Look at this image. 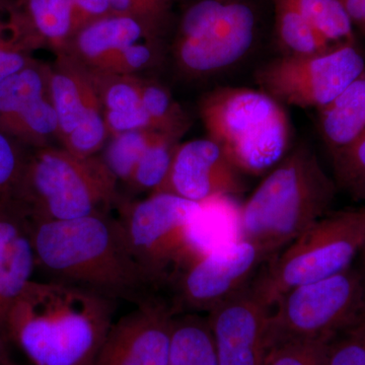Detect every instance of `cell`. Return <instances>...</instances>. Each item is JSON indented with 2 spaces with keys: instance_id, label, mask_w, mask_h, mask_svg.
<instances>
[{
  "instance_id": "obj_1",
  "label": "cell",
  "mask_w": 365,
  "mask_h": 365,
  "mask_svg": "<svg viewBox=\"0 0 365 365\" xmlns=\"http://www.w3.org/2000/svg\"><path fill=\"white\" fill-rule=\"evenodd\" d=\"M111 299L58 282L31 281L4 325L33 365H93L113 325Z\"/></svg>"
},
{
  "instance_id": "obj_2",
  "label": "cell",
  "mask_w": 365,
  "mask_h": 365,
  "mask_svg": "<svg viewBox=\"0 0 365 365\" xmlns=\"http://www.w3.org/2000/svg\"><path fill=\"white\" fill-rule=\"evenodd\" d=\"M36 263L54 281L108 299H138L150 287L123 225L109 212L57 222H30Z\"/></svg>"
},
{
  "instance_id": "obj_3",
  "label": "cell",
  "mask_w": 365,
  "mask_h": 365,
  "mask_svg": "<svg viewBox=\"0 0 365 365\" xmlns=\"http://www.w3.org/2000/svg\"><path fill=\"white\" fill-rule=\"evenodd\" d=\"M311 148L299 144L257 187L239 215L242 237L267 262L328 215L337 193Z\"/></svg>"
},
{
  "instance_id": "obj_4",
  "label": "cell",
  "mask_w": 365,
  "mask_h": 365,
  "mask_svg": "<svg viewBox=\"0 0 365 365\" xmlns=\"http://www.w3.org/2000/svg\"><path fill=\"white\" fill-rule=\"evenodd\" d=\"M118 179L102 155L79 157L61 146L29 148L11 192L30 222L76 220L109 212Z\"/></svg>"
},
{
  "instance_id": "obj_5",
  "label": "cell",
  "mask_w": 365,
  "mask_h": 365,
  "mask_svg": "<svg viewBox=\"0 0 365 365\" xmlns=\"http://www.w3.org/2000/svg\"><path fill=\"white\" fill-rule=\"evenodd\" d=\"M208 138L242 174L261 175L287 155L292 135L283 105L248 88H217L199 103Z\"/></svg>"
},
{
  "instance_id": "obj_6",
  "label": "cell",
  "mask_w": 365,
  "mask_h": 365,
  "mask_svg": "<svg viewBox=\"0 0 365 365\" xmlns=\"http://www.w3.org/2000/svg\"><path fill=\"white\" fill-rule=\"evenodd\" d=\"M365 246V206L329 212L267 262L251 285L269 307L292 288L351 267Z\"/></svg>"
},
{
  "instance_id": "obj_7",
  "label": "cell",
  "mask_w": 365,
  "mask_h": 365,
  "mask_svg": "<svg viewBox=\"0 0 365 365\" xmlns=\"http://www.w3.org/2000/svg\"><path fill=\"white\" fill-rule=\"evenodd\" d=\"M256 32L248 0H187L170 48L175 66L185 78L215 76L248 54Z\"/></svg>"
},
{
  "instance_id": "obj_8",
  "label": "cell",
  "mask_w": 365,
  "mask_h": 365,
  "mask_svg": "<svg viewBox=\"0 0 365 365\" xmlns=\"http://www.w3.org/2000/svg\"><path fill=\"white\" fill-rule=\"evenodd\" d=\"M203 204L167 193L122 205L120 222L134 258L150 287L174 285L182 269L200 253L192 235Z\"/></svg>"
},
{
  "instance_id": "obj_9",
  "label": "cell",
  "mask_w": 365,
  "mask_h": 365,
  "mask_svg": "<svg viewBox=\"0 0 365 365\" xmlns=\"http://www.w3.org/2000/svg\"><path fill=\"white\" fill-rule=\"evenodd\" d=\"M364 316L365 275L351 266L283 294L269 318L268 349L288 341L330 340Z\"/></svg>"
},
{
  "instance_id": "obj_10",
  "label": "cell",
  "mask_w": 365,
  "mask_h": 365,
  "mask_svg": "<svg viewBox=\"0 0 365 365\" xmlns=\"http://www.w3.org/2000/svg\"><path fill=\"white\" fill-rule=\"evenodd\" d=\"M365 71L356 42L334 46L307 57L280 56L256 73L261 91L282 105L321 109L338 97Z\"/></svg>"
},
{
  "instance_id": "obj_11",
  "label": "cell",
  "mask_w": 365,
  "mask_h": 365,
  "mask_svg": "<svg viewBox=\"0 0 365 365\" xmlns=\"http://www.w3.org/2000/svg\"><path fill=\"white\" fill-rule=\"evenodd\" d=\"M60 52L90 71L140 76L162 63L165 46L140 21L112 14L79 29Z\"/></svg>"
},
{
  "instance_id": "obj_12",
  "label": "cell",
  "mask_w": 365,
  "mask_h": 365,
  "mask_svg": "<svg viewBox=\"0 0 365 365\" xmlns=\"http://www.w3.org/2000/svg\"><path fill=\"white\" fill-rule=\"evenodd\" d=\"M267 263L258 246L247 240L227 242L212 251L200 252L175 281V316L212 311L249 285L262 264Z\"/></svg>"
},
{
  "instance_id": "obj_13",
  "label": "cell",
  "mask_w": 365,
  "mask_h": 365,
  "mask_svg": "<svg viewBox=\"0 0 365 365\" xmlns=\"http://www.w3.org/2000/svg\"><path fill=\"white\" fill-rule=\"evenodd\" d=\"M49 71L60 146L79 157L98 155L110 135L90 71L58 52Z\"/></svg>"
},
{
  "instance_id": "obj_14",
  "label": "cell",
  "mask_w": 365,
  "mask_h": 365,
  "mask_svg": "<svg viewBox=\"0 0 365 365\" xmlns=\"http://www.w3.org/2000/svg\"><path fill=\"white\" fill-rule=\"evenodd\" d=\"M0 130L28 148L58 141L49 64L34 59L0 83Z\"/></svg>"
},
{
  "instance_id": "obj_15",
  "label": "cell",
  "mask_w": 365,
  "mask_h": 365,
  "mask_svg": "<svg viewBox=\"0 0 365 365\" xmlns=\"http://www.w3.org/2000/svg\"><path fill=\"white\" fill-rule=\"evenodd\" d=\"M242 175L212 139H193L179 144L165 181L153 193L203 204L242 194Z\"/></svg>"
},
{
  "instance_id": "obj_16",
  "label": "cell",
  "mask_w": 365,
  "mask_h": 365,
  "mask_svg": "<svg viewBox=\"0 0 365 365\" xmlns=\"http://www.w3.org/2000/svg\"><path fill=\"white\" fill-rule=\"evenodd\" d=\"M273 307L251 283L209 312L218 365H263L268 354L267 331Z\"/></svg>"
},
{
  "instance_id": "obj_17",
  "label": "cell",
  "mask_w": 365,
  "mask_h": 365,
  "mask_svg": "<svg viewBox=\"0 0 365 365\" xmlns=\"http://www.w3.org/2000/svg\"><path fill=\"white\" fill-rule=\"evenodd\" d=\"M174 319L169 304L141 302L113 324L93 365H168Z\"/></svg>"
},
{
  "instance_id": "obj_18",
  "label": "cell",
  "mask_w": 365,
  "mask_h": 365,
  "mask_svg": "<svg viewBox=\"0 0 365 365\" xmlns=\"http://www.w3.org/2000/svg\"><path fill=\"white\" fill-rule=\"evenodd\" d=\"M36 267L30 220L20 205L7 197L0 201V334L4 337L7 313L33 280Z\"/></svg>"
},
{
  "instance_id": "obj_19",
  "label": "cell",
  "mask_w": 365,
  "mask_h": 365,
  "mask_svg": "<svg viewBox=\"0 0 365 365\" xmlns=\"http://www.w3.org/2000/svg\"><path fill=\"white\" fill-rule=\"evenodd\" d=\"M90 72L110 138L125 132L150 129L141 100L140 76Z\"/></svg>"
},
{
  "instance_id": "obj_20",
  "label": "cell",
  "mask_w": 365,
  "mask_h": 365,
  "mask_svg": "<svg viewBox=\"0 0 365 365\" xmlns=\"http://www.w3.org/2000/svg\"><path fill=\"white\" fill-rule=\"evenodd\" d=\"M319 111V130L330 155L347 150L365 134V71Z\"/></svg>"
},
{
  "instance_id": "obj_21",
  "label": "cell",
  "mask_w": 365,
  "mask_h": 365,
  "mask_svg": "<svg viewBox=\"0 0 365 365\" xmlns=\"http://www.w3.org/2000/svg\"><path fill=\"white\" fill-rule=\"evenodd\" d=\"M41 45L60 52L76 33L74 0H16Z\"/></svg>"
},
{
  "instance_id": "obj_22",
  "label": "cell",
  "mask_w": 365,
  "mask_h": 365,
  "mask_svg": "<svg viewBox=\"0 0 365 365\" xmlns=\"http://www.w3.org/2000/svg\"><path fill=\"white\" fill-rule=\"evenodd\" d=\"M272 1L276 36L283 51L282 56H314L334 47L314 30L292 0Z\"/></svg>"
},
{
  "instance_id": "obj_23",
  "label": "cell",
  "mask_w": 365,
  "mask_h": 365,
  "mask_svg": "<svg viewBox=\"0 0 365 365\" xmlns=\"http://www.w3.org/2000/svg\"><path fill=\"white\" fill-rule=\"evenodd\" d=\"M168 365H218L207 318L175 317Z\"/></svg>"
},
{
  "instance_id": "obj_24",
  "label": "cell",
  "mask_w": 365,
  "mask_h": 365,
  "mask_svg": "<svg viewBox=\"0 0 365 365\" xmlns=\"http://www.w3.org/2000/svg\"><path fill=\"white\" fill-rule=\"evenodd\" d=\"M140 91L151 130L179 137L186 134L191 120L165 86L140 76Z\"/></svg>"
},
{
  "instance_id": "obj_25",
  "label": "cell",
  "mask_w": 365,
  "mask_h": 365,
  "mask_svg": "<svg viewBox=\"0 0 365 365\" xmlns=\"http://www.w3.org/2000/svg\"><path fill=\"white\" fill-rule=\"evenodd\" d=\"M331 46L354 43L355 26L341 0H292Z\"/></svg>"
},
{
  "instance_id": "obj_26",
  "label": "cell",
  "mask_w": 365,
  "mask_h": 365,
  "mask_svg": "<svg viewBox=\"0 0 365 365\" xmlns=\"http://www.w3.org/2000/svg\"><path fill=\"white\" fill-rule=\"evenodd\" d=\"M182 137L158 133L143 153L127 184L137 191H157L165 181Z\"/></svg>"
},
{
  "instance_id": "obj_27",
  "label": "cell",
  "mask_w": 365,
  "mask_h": 365,
  "mask_svg": "<svg viewBox=\"0 0 365 365\" xmlns=\"http://www.w3.org/2000/svg\"><path fill=\"white\" fill-rule=\"evenodd\" d=\"M158 133L160 132L143 129L125 132L108 140L101 155L118 181L128 182L137 163Z\"/></svg>"
},
{
  "instance_id": "obj_28",
  "label": "cell",
  "mask_w": 365,
  "mask_h": 365,
  "mask_svg": "<svg viewBox=\"0 0 365 365\" xmlns=\"http://www.w3.org/2000/svg\"><path fill=\"white\" fill-rule=\"evenodd\" d=\"M336 185L354 200L365 201V134L347 150L331 155Z\"/></svg>"
},
{
  "instance_id": "obj_29",
  "label": "cell",
  "mask_w": 365,
  "mask_h": 365,
  "mask_svg": "<svg viewBox=\"0 0 365 365\" xmlns=\"http://www.w3.org/2000/svg\"><path fill=\"white\" fill-rule=\"evenodd\" d=\"M327 365H365V316L329 340Z\"/></svg>"
},
{
  "instance_id": "obj_30",
  "label": "cell",
  "mask_w": 365,
  "mask_h": 365,
  "mask_svg": "<svg viewBox=\"0 0 365 365\" xmlns=\"http://www.w3.org/2000/svg\"><path fill=\"white\" fill-rule=\"evenodd\" d=\"M329 340H294L274 346L263 365H327Z\"/></svg>"
},
{
  "instance_id": "obj_31",
  "label": "cell",
  "mask_w": 365,
  "mask_h": 365,
  "mask_svg": "<svg viewBox=\"0 0 365 365\" xmlns=\"http://www.w3.org/2000/svg\"><path fill=\"white\" fill-rule=\"evenodd\" d=\"M113 13L132 16L165 36L172 18L174 0H109Z\"/></svg>"
},
{
  "instance_id": "obj_32",
  "label": "cell",
  "mask_w": 365,
  "mask_h": 365,
  "mask_svg": "<svg viewBox=\"0 0 365 365\" xmlns=\"http://www.w3.org/2000/svg\"><path fill=\"white\" fill-rule=\"evenodd\" d=\"M29 148L0 130V201L11 196L25 165Z\"/></svg>"
},
{
  "instance_id": "obj_33",
  "label": "cell",
  "mask_w": 365,
  "mask_h": 365,
  "mask_svg": "<svg viewBox=\"0 0 365 365\" xmlns=\"http://www.w3.org/2000/svg\"><path fill=\"white\" fill-rule=\"evenodd\" d=\"M351 19L353 25L365 37V0H341Z\"/></svg>"
},
{
  "instance_id": "obj_34",
  "label": "cell",
  "mask_w": 365,
  "mask_h": 365,
  "mask_svg": "<svg viewBox=\"0 0 365 365\" xmlns=\"http://www.w3.org/2000/svg\"><path fill=\"white\" fill-rule=\"evenodd\" d=\"M0 365H18L11 359L6 345V338L0 334Z\"/></svg>"
},
{
  "instance_id": "obj_35",
  "label": "cell",
  "mask_w": 365,
  "mask_h": 365,
  "mask_svg": "<svg viewBox=\"0 0 365 365\" xmlns=\"http://www.w3.org/2000/svg\"><path fill=\"white\" fill-rule=\"evenodd\" d=\"M364 251L365 252V246H364Z\"/></svg>"
}]
</instances>
